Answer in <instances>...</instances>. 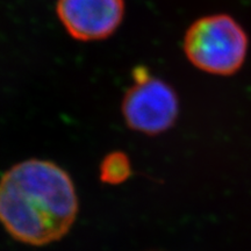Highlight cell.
Listing matches in <instances>:
<instances>
[{"label": "cell", "instance_id": "5b68a950", "mask_svg": "<svg viewBox=\"0 0 251 251\" xmlns=\"http://www.w3.org/2000/svg\"><path fill=\"white\" fill-rule=\"evenodd\" d=\"M131 165L128 156L121 151H114L102 159L100 165V178L103 183L118 185L130 177Z\"/></svg>", "mask_w": 251, "mask_h": 251}, {"label": "cell", "instance_id": "7a4b0ae2", "mask_svg": "<svg viewBox=\"0 0 251 251\" xmlns=\"http://www.w3.org/2000/svg\"><path fill=\"white\" fill-rule=\"evenodd\" d=\"M188 61L203 72L230 76L242 68L248 52V36L234 18L213 14L200 18L184 37Z\"/></svg>", "mask_w": 251, "mask_h": 251}, {"label": "cell", "instance_id": "6da1fadb", "mask_svg": "<svg viewBox=\"0 0 251 251\" xmlns=\"http://www.w3.org/2000/svg\"><path fill=\"white\" fill-rule=\"evenodd\" d=\"M78 213L74 181L54 162L27 159L0 179V222L29 246H47L67 235Z\"/></svg>", "mask_w": 251, "mask_h": 251}, {"label": "cell", "instance_id": "277c9868", "mask_svg": "<svg viewBox=\"0 0 251 251\" xmlns=\"http://www.w3.org/2000/svg\"><path fill=\"white\" fill-rule=\"evenodd\" d=\"M56 11L74 39L98 41L111 36L120 26L125 0H58Z\"/></svg>", "mask_w": 251, "mask_h": 251}, {"label": "cell", "instance_id": "3957f363", "mask_svg": "<svg viewBox=\"0 0 251 251\" xmlns=\"http://www.w3.org/2000/svg\"><path fill=\"white\" fill-rule=\"evenodd\" d=\"M135 84L122 100V114L128 127L147 135L170 129L179 114L175 90L159 78L150 76L146 68L134 72Z\"/></svg>", "mask_w": 251, "mask_h": 251}]
</instances>
